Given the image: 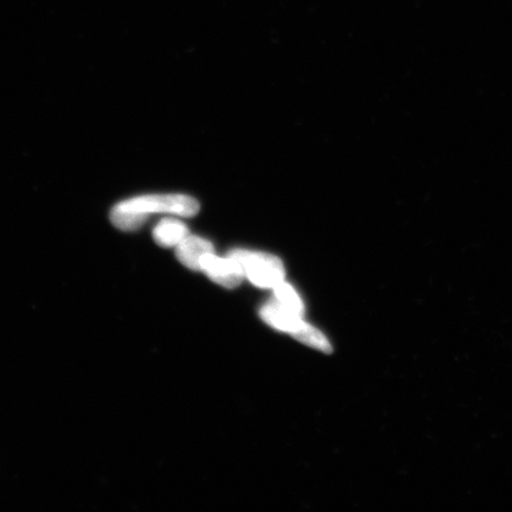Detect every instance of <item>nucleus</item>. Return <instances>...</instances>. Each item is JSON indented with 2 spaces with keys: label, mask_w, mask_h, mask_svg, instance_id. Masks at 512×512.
Returning a JSON list of instances; mask_svg holds the SVG:
<instances>
[{
  "label": "nucleus",
  "mask_w": 512,
  "mask_h": 512,
  "mask_svg": "<svg viewBox=\"0 0 512 512\" xmlns=\"http://www.w3.org/2000/svg\"><path fill=\"white\" fill-rule=\"evenodd\" d=\"M200 210L195 198L187 195H146L120 202L111 211V221L124 232H133L153 215L195 216Z\"/></svg>",
  "instance_id": "f257e3e1"
},
{
  "label": "nucleus",
  "mask_w": 512,
  "mask_h": 512,
  "mask_svg": "<svg viewBox=\"0 0 512 512\" xmlns=\"http://www.w3.org/2000/svg\"><path fill=\"white\" fill-rule=\"evenodd\" d=\"M229 256L239 262L245 278L260 288H273L285 280L283 262L277 256L235 249Z\"/></svg>",
  "instance_id": "f03ea898"
},
{
  "label": "nucleus",
  "mask_w": 512,
  "mask_h": 512,
  "mask_svg": "<svg viewBox=\"0 0 512 512\" xmlns=\"http://www.w3.org/2000/svg\"><path fill=\"white\" fill-rule=\"evenodd\" d=\"M208 275L215 284L226 288H235L245 279L242 267L232 256L221 258L215 253L208 256L202 265V271Z\"/></svg>",
  "instance_id": "7ed1b4c3"
},
{
  "label": "nucleus",
  "mask_w": 512,
  "mask_h": 512,
  "mask_svg": "<svg viewBox=\"0 0 512 512\" xmlns=\"http://www.w3.org/2000/svg\"><path fill=\"white\" fill-rule=\"evenodd\" d=\"M214 253V247L208 240L190 234L176 247L178 261L195 272H201L204 260Z\"/></svg>",
  "instance_id": "20e7f679"
},
{
  "label": "nucleus",
  "mask_w": 512,
  "mask_h": 512,
  "mask_svg": "<svg viewBox=\"0 0 512 512\" xmlns=\"http://www.w3.org/2000/svg\"><path fill=\"white\" fill-rule=\"evenodd\" d=\"M260 317L271 328L291 336L304 322L303 316L286 309L274 299L261 307Z\"/></svg>",
  "instance_id": "39448f33"
},
{
  "label": "nucleus",
  "mask_w": 512,
  "mask_h": 512,
  "mask_svg": "<svg viewBox=\"0 0 512 512\" xmlns=\"http://www.w3.org/2000/svg\"><path fill=\"white\" fill-rule=\"evenodd\" d=\"M188 235V227L177 219L159 221L153 229V239L157 245L164 248L177 247Z\"/></svg>",
  "instance_id": "423d86ee"
},
{
  "label": "nucleus",
  "mask_w": 512,
  "mask_h": 512,
  "mask_svg": "<svg viewBox=\"0 0 512 512\" xmlns=\"http://www.w3.org/2000/svg\"><path fill=\"white\" fill-rule=\"evenodd\" d=\"M292 337L297 339L298 342L307 345V347L326 352V354L332 351L329 339L326 338L323 332L316 329L315 326L306 323L305 320L303 324L293 332Z\"/></svg>",
  "instance_id": "0eeeda50"
},
{
  "label": "nucleus",
  "mask_w": 512,
  "mask_h": 512,
  "mask_svg": "<svg viewBox=\"0 0 512 512\" xmlns=\"http://www.w3.org/2000/svg\"><path fill=\"white\" fill-rule=\"evenodd\" d=\"M275 302H278L280 305L286 307V309L297 313L299 316H304V303L302 298H300L296 288L292 285L286 283V281H281V283L273 288Z\"/></svg>",
  "instance_id": "6e6552de"
}]
</instances>
